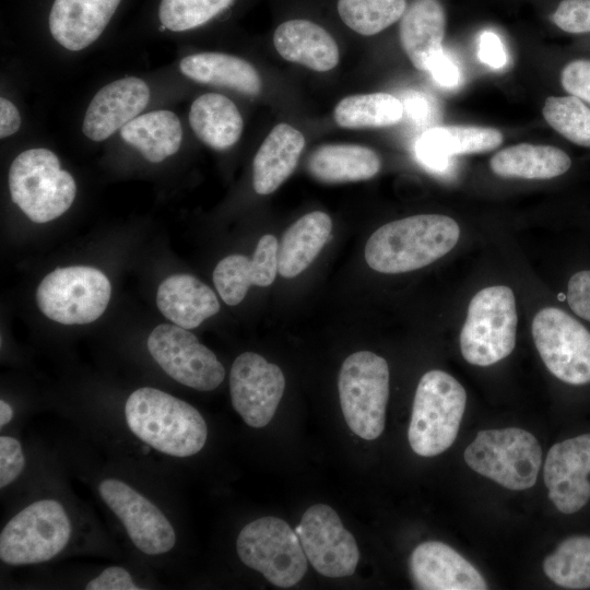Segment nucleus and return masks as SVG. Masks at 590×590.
Listing matches in <instances>:
<instances>
[{
    "label": "nucleus",
    "instance_id": "obj_39",
    "mask_svg": "<svg viewBox=\"0 0 590 590\" xmlns=\"http://www.w3.org/2000/svg\"><path fill=\"white\" fill-rule=\"evenodd\" d=\"M566 300L576 316L590 322V270H581L571 275Z\"/></svg>",
    "mask_w": 590,
    "mask_h": 590
},
{
    "label": "nucleus",
    "instance_id": "obj_24",
    "mask_svg": "<svg viewBox=\"0 0 590 590\" xmlns=\"http://www.w3.org/2000/svg\"><path fill=\"white\" fill-rule=\"evenodd\" d=\"M446 14L437 0H415L400 22V42L414 67L427 71L442 50Z\"/></svg>",
    "mask_w": 590,
    "mask_h": 590
},
{
    "label": "nucleus",
    "instance_id": "obj_11",
    "mask_svg": "<svg viewBox=\"0 0 590 590\" xmlns=\"http://www.w3.org/2000/svg\"><path fill=\"white\" fill-rule=\"evenodd\" d=\"M536 350L547 369L575 386L590 382V331L557 307H545L532 321Z\"/></svg>",
    "mask_w": 590,
    "mask_h": 590
},
{
    "label": "nucleus",
    "instance_id": "obj_9",
    "mask_svg": "<svg viewBox=\"0 0 590 590\" xmlns=\"http://www.w3.org/2000/svg\"><path fill=\"white\" fill-rule=\"evenodd\" d=\"M71 523L63 506L55 499L32 503L4 526L0 534V558L9 565L47 562L68 544Z\"/></svg>",
    "mask_w": 590,
    "mask_h": 590
},
{
    "label": "nucleus",
    "instance_id": "obj_32",
    "mask_svg": "<svg viewBox=\"0 0 590 590\" xmlns=\"http://www.w3.org/2000/svg\"><path fill=\"white\" fill-rule=\"evenodd\" d=\"M543 570L563 588H590V538L577 535L563 541L544 559Z\"/></svg>",
    "mask_w": 590,
    "mask_h": 590
},
{
    "label": "nucleus",
    "instance_id": "obj_46",
    "mask_svg": "<svg viewBox=\"0 0 590 590\" xmlns=\"http://www.w3.org/2000/svg\"><path fill=\"white\" fill-rule=\"evenodd\" d=\"M402 105L408 115L418 123L426 122L432 114V106L429 102L421 94H412L408 96Z\"/></svg>",
    "mask_w": 590,
    "mask_h": 590
},
{
    "label": "nucleus",
    "instance_id": "obj_17",
    "mask_svg": "<svg viewBox=\"0 0 590 590\" xmlns=\"http://www.w3.org/2000/svg\"><path fill=\"white\" fill-rule=\"evenodd\" d=\"M150 99L148 84L126 76L103 86L92 98L83 119V133L101 142L138 117Z\"/></svg>",
    "mask_w": 590,
    "mask_h": 590
},
{
    "label": "nucleus",
    "instance_id": "obj_34",
    "mask_svg": "<svg viewBox=\"0 0 590 590\" xmlns=\"http://www.w3.org/2000/svg\"><path fill=\"white\" fill-rule=\"evenodd\" d=\"M422 137L449 157L492 151L503 142L499 130L474 126L433 127Z\"/></svg>",
    "mask_w": 590,
    "mask_h": 590
},
{
    "label": "nucleus",
    "instance_id": "obj_47",
    "mask_svg": "<svg viewBox=\"0 0 590 590\" xmlns=\"http://www.w3.org/2000/svg\"><path fill=\"white\" fill-rule=\"evenodd\" d=\"M13 416V410L11 405L4 400L0 401V426L7 425Z\"/></svg>",
    "mask_w": 590,
    "mask_h": 590
},
{
    "label": "nucleus",
    "instance_id": "obj_42",
    "mask_svg": "<svg viewBox=\"0 0 590 590\" xmlns=\"http://www.w3.org/2000/svg\"><path fill=\"white\" fill-rule=\"evenodd\" d=\"M477 56L484 64L493 69H500L508 62V55L500 38L491 31L481 34Z\"/></svg>",
    "mask_w": 590,
    "mask_h": 590
},
{
    "label": "nucleus",
    "instance_id": "obj_21",
    "mask_svg": "<svg viewBox=\"0 0 590 590\" xmlns=\"http://www.w3.org/2000/svg\"><path fill=\"white\" fill-rule=\"evenodd\" d=\"M276 51L287 61L326 72L339 63V48L320 25L304 19L280 24L273 35Z\"/></svg>",
    "mask_w": 590,
    "mask_h": 590
},
{
    "label": "nucleus",
    "instance_id": "obj_25",
    "mask_svg": "<svg viewBox=\"0 0 590 590\" xmlns=\"http://www.w3.org/2000/svg\"><path fill=\"white\" fill-rule=\"evenodd\" d=\"M179 69L187 78L203 84L232 88L245 95H258L262 83L252 64L223 52H200L181 59Z\"/></svg>",
    "mask_w": 590,
    "mask_h": 590
},
{
    "label": "nucleus",
    "instance_id": "obj_6",
    "mask_svg": "<svg viewBox=\"0 0 590 590\" xmlns=\"http://www.w3.org/2000/svg\"><path fill=\"white\" fill-rule=\"evenodd\" d=\"M517 311L514 292L506 285L489 286L471 299L460 333L467 362L489 366L508 356L516 344Z\"/></svg>",
    "mask_w": 590,
    "mask_h": 590
},
{
    "label": "nucleus",
    "instance_id": "obj_14",
    "mask_svg": "<svg viewBox=\"0 0 590 590\" xmlns=\"http://www.w3.org/2000/svg\"><path fill=\"white\" fill-rule=\"evenodd\" d=\"M284 389L281 368L261 355L245 352L234 361L229 374L232 404L247 425L253 428L268 425Z\"/></svg>",
    "mask_w": 590,
    "mask_h": 590
},
{
    "label": "nucleus",
    "instance_id": "obj_44",
    "mask_svg": "<svg viewBox=\"0 0 590 590\" xmlns=\"http://www.w3.org/2000/svg\"><path fill=\"white\" fill-rule=\"evenodd\" d=\"M415 154L418 162L429 170L441 173L449 166V156L441 153L422 135L416 141Z\"/></svg>",
    "mask_w": 590,
    "mask_h": 590
},
{
    "label": "nucleus",
    "instance_id": "obj_31",
    "mask_svg": "<svg viewBox=\"0 0 590 590\" xmlns=\"http://www.w3.org/2000/svg\"><path fill=\"white\" fill-rule=\"evenodd\" d=\"M404 109L402 103L388 93L351 95L334 108V120L341 128H381L398 123Z\"/></svg>",
    "mask_w": 590,
    "mask_h": 590
},
{
    "label": "nucleus",
    "instance_id": "obj_37",
    "mask_svg": "<svg viewBox=\"0 0 590 590\" xmlns=\"http://www.w3.org/2000/svg\"><path fill=\"white\" fill-rule=\"evenodd\" d=\"M554 24L571 34L590 33V0H563L552 15Z\"/></svg>",
    "mask_w": 590,
    "mask_h": 590
},
{
    "label": "nucleus",
    "instance_id": "obj_1",
    "mask_svg": "<svg viewBox=\"0 0 590 590\" xmlns=\"http://www.w3.org/2000/svg\"><path fill=\"white\" fill-rule=\"evenodd\" d=\"M460 236L458 223L440 214L397 220L375 231L365 246V260L375 271L403 273L421 269L448 253Z\"/></svg>",
    "mask_w": 590,
    "mask_h": 590
},
{
    "label": "nucleus",
    "instance_id": "obj_19",
    "mask_svg": "<svg viewBox=\"0 0 590 590\" xmlns=\"http://www.w3.org/2000/svg\"><path fill=\"white\" fill-rule=\"evenodd\" d=\"M278 251L276 238L266 234L259 239L251 259L238 253L222 259L213 271V282L224 303L235 306L245 298L251 285L272 284L278 271Z\"/></svg>",
    "mask_w": 590,
    "mask_h": 590
},
{
    "label": "nucleus",
    "instance_id": "obj_18",
    "mask_svg": "<svg viewBox=\"0 0 590 590\" xmlns=\"http://www.w3.org/2000/svg\"><path fill=\"white\" fill-rule=\"evenodd\" d=\"M414 583L424 590H484L482 575L449 545L427 541L417 545L410 557Z\"/></svg>",
    "mask_w": 590,
    "mask_h": 590
},
{
    "label": "nucleus",
    "instance_id": "obj_7",
    "mask_svg": "<svg viewBox=\"0 0 590 590\" xmlns=\"http://www.w3.org/2000/svg\"><path fill=\"white\" fill-rule=\"evenodd\" d=\"M541 460L536 438L517 427L481 430L464 451L472 470L515 491L535 484Z\"/></svg>",
    "mask_w": 590,
    "mask_h": 590
},
{
    "label": "nucleus",
    "instance_id": "obj_33",
    "mask_svg": "<svg viewBox=\"0 0 590 590\" xmlns=\"http://www.w3.org/2000/svg\"><path fill=\"white\" fill-rule=\"evenodd\" d=\"M338 13L346 26L365 36L375 35L402 17L405 0H338Z\"/></svg>",
    "mask_w": 590,
    "mask_h": 590
},
{
    "label": "nucleus",
    "instance_id": "obj_20",
    "mask_svg": "<svg viewBox=\"0 0 590 590\" xmlns=\"http://www.w3.org/2000/svg\"><path fill=\"white\" fill-rule=\"evenodd\" d=\"M120 0H55L49 14L54 39L68 50L79 51L103 33Z\"/></svg>",
    "mask_w": 590,
    "mask_h": 590
},
{
    "label": "nucleus",
    "instance_id": "obj_2",
    "mask_svg": "<svg viewBox=\"0 0 590 590\" xmlns=\"http://www.w3.org/2000/svg\"><path fill=\"white\" fill-rule=\"evenodd\" d=\"M129 429L143 442L173 457H190L205 445L208 427L191 404L162 390L143 387L125 405Z\"/></svg>",
    "mask_w": 590,
    "mask_h": 590
},
{
    "label": "nucleus",
    "instance_id": "obj_36",
    "mask_svg": "<svg viewBox=\"0 0 590 590\" xmlns=\"http://www.w3.org/2000/svg\"><path fill=\"white\" fill-rule=\"evenodd\" d=\"M233 2L234 0H162L158 17L165 28L184 32L205 24Z\"/></svg>",
    "mask_w": 590,
    "mask_h": 590
},
{
    "label": "nucleus",
    "instance_id": "obj_23",
    "mask_svg": "<svg viewBox=\"0 0 590 590\" xmlns=\"http://www.w3.org/2000/svg\"><path fill=\"white\" fill-rule=\"evenodd\" d=\"M305 146L300 131L276 125L259 148L252 164L253 189L259 194L275 191L294 172Z\"/></svg>",
    "mask_w": 590,
    "mask_h": 590
},
{
    "label": "nucleus",
    "instance_id": "obj_27",
    "mask_svg": "<svg viewBox=\"0 0 590 590\" xmlns=\"http://www.w3.org/2000/svg\"><path fill=\"white\" fill-rule=\"evenodd\" d=\"M380 166L375 151L354 144L322 145L310 154L307 162L309 173L329 184L370 179Z\"/></svg>",
    "mask_w": 590,
    "mask_h": 590
},
{
    "label": "nucleus",
    "instance_id": "obj_4",
    "mask_svg": "<svg viewBox=\"0 0 590 590\" xmlns=\"http://www.w3.org/2000/svg\"><path fill=\"white\" fill-rule=\"evenodd\" d=\"M12 201L35 223H46L63 214L72 204L76 186L61 169L57 155L47 149L20 153L9 170Z\"/></svg>",
    "mask_w": 590,
    "mask_h": 590
},
{
    "label": "nucleus",
    "instance_id": "obj_12",
    "mask_svg": "<svg viewBox=\"0 0 590 590\" xmlns=\"http://www.w3.org/2000/svg\"><path fill=\"white\" fill-rule=\"evenodd\" d=\"M146 346L160 367L181 385L211 391L224 380L225 369L221 362L188 329L158 324L150 333Z\"/></svg>",
    "mask_w": 590,
    "mask_h": 590
},
{
    "label": "nucleus",
    "instance_id": "obj_45",
    "mask_svg": "<svg viewBox=\"0 0 590 590\" xmlns=\"http://www.w3.org/2000/svg\"><path fill=\"white\" fill-rule=\"evenodd\" d=\"M21 127V116L17 108L7 98L0 99V137L14 134Z\"/></svg>",
    "mask_w": 590,
    "mask_h": 590
},
{
    "label": "nucleus",
    "instance_id": "obj_29",
    "mask_svg": "<svg viewBox=\"0 0 590 590\" xmlns=\"http://www.w3.org/2000/svg\"><path fill=\"white\" fill-rule=\"evenodd\" d=\"M120 137L145 160L160 163L179 150L182 129L173 111L161 109L133 118L120 129Z\"/></svg>",
    "mask_w": 590,
    "mask_h": 590
},
{
    "label": "nucleus",
    "instance_id": "obj_13",
    "mask_svg": "<svg viewBox=\"0 0 590 590\" xmlns=\"http://www.w3.org/2000/svg\"><path fill=\"white\" fill-rule=\"evenodd\" d=\"M295 531L307 559L319 574L330 578L354 574L359 559L356 541L330 506H310Z\"/></svg>",
    "mask_w": 590,
    "mask_h": 590
},
{
    "label": "nucleus",
    "instance_id": "obj_5",
    "mask_svg": "<svg viewBox=\"0 0 590 590\" xmlns=\"http://www.w3.org/2000/svg\"><path fill=\"white\" fill-rule=\"evenodd\" d=\"M340 405L353 433L376 439L385 428L389 397V368L386 359L369 351L347 356L339 374Z\"/></svg>",
    "mask_w": 590,
    "mask_h": 590
},
{
    "label": "nucleus",
    "instance_id": "obj_35",
    "mask_svg": "<svg viewBox=\"0 0 590 590\" xmlns=\"http://www.w3.org/2000/svg\"><path fill=\"white\" fill-rule=\"evenodd\" d=\"M546 122L563 137L590 148V109L575 95L547 97L543 109Z\"/></svg>",
    "mask_w": 590,
    "mask_h": 590
},
{
    "label": "nucleus",
    "instance_id": "obj_41",
    "mask_svg": "<svg viewBox=\"0 0 590 590\" xmlns=\"http://www.w3.org/2000/svg\"><path fill=\"white\" fill-rule=\"evenodd\" d=\"M86 590H139L131 575L120 566L105 568L97 577L90 580Z\"/></svg>",
    "mask_w": 590,
    "mask_h": 590
},
{
    "label": "nucleus",
    "instance_id": "obj_10",
    "mask_svg": "<svg viewBox=\"0 0 590 590\" xmlns=\"http://www.w3.org/2000/svg\"><path fill=\"white\" fill-rule=\"evenodd\" d=\"M111 286L107 276L92 267L57 268L39 283L37 305L49 319L63 324L95 321L105 311Z\"/></svg>",
    "mask_w": 590,
    "mask_h": 590
},
{
    "label": "nucleus",
    "instance_id": "obj_16",
    "mask_svg": "<svg viewBox=\"0 0 590 590\" xmlns=\"http://www.w3.org/2000/svg\"><path fill=\"white\" fill-rule=\"evenodd\" d=\"M590 434L555 444L544 463L548 497L563 514L580 510L590 499Z\"/></svg>",
    "mask_w": 590,
    "mask_h": 590
},
{
    "label": "nucleus",
    "instance_id": "obj_15",
    "mask_svg": "<svg viewBox=\"0 0 590 590\" xmlns=\"http://www.w3.org/2000/svg\"><path fill=\"white\" fill-rule=\"evenodd\" d=\"M98 492L138 550L160 555L174 547L176 533L172 523L138 491L120 480L106 479L99 483Z\"/></svg>",
    "mask_w": 590,
    "mask_h": 590
},
{
    "label": "nucleus",
    "instance_id": "obj_3",
    "mask_svg": "<svg viewBox=\"0 0 590 590\" xmlns=\"http://www.w3.org/2000/svg\"><path fill=\"white\" fill-rule=\"evenodd\" d=\"M462 385L442 370H429L417 385L408 438L422 457L437 456L455 441L464 413Z\"/></svg>",
    "mask_w": 590,
    "mask_h": 590
},
{
    "label": "nucleus",
    "instance_id": "obj_30",
    "mask_svg": "<svg viewBox=\"0 0 590 590\" xmlns=\"http://www.w3.org/2000/svg\"><path fill=\"white\" fill-rule=\"evenodd\" d=\"M489 165L500 177L550 179L565 174L571 160L563 150L552 145L520 143L496 153Z\"/></svg>",
    "mask_w": 590,
    "mask_h": 590
},
{
    "label": "nucleus",
    "instance_id": "obj_40",
    "mask_svg": "<svg viewBox=\"0 0 590 590\" xmlns=\"http://www.w3.org/2000/svg\"><path fill=\"white\" fill-rule=\"evenodd\" d=\"M560 82L569 94L590 104V60L578 59L566 64Z\"/></svg>",
    "mask_w": 590,
    "mask_h": 590
},
{
    "label": "nucleus",
    "instance_id": "obj_8",
    "mask_svg": "<svg viewBox=\"0 0 590 590\" xmlns=\"http://www.w3.org/2000/svg\"><path fill=\"white\" fill-rule=\"evenodd\" d=\"M240 560L273 586L290 588L304 577L307 557L295 530L276 517H261L246 524L236 541Z\"/></svg>",
    "mask_w": 590,
    "mask_h": 590
},
{
    "label": "nucleus",
    "instance_id": "obj_26",
    "mask_svg": "<svg viewBox=\"0 0 590 590\" xmlns=\"http://www.w3.org/2000/svg\"><path fill=\"white\" fill-rule=\"evenodd\" d=\"M332 228L330 216L321 211L305 214L283 234L278 251V272L283 278L302 273L326 245Z\"/></svg>",
    "mask_w": 590,
    "mask_h": 590
},
{
    "label": "nucleus",
    "instance_id": "obj_22",
    "mask_svg": "<svg viewBox=\"0 0 590 590\" xmlns=\"http://www.w3.org/2000/svg\"><path fill=\"white\" fill-rule=\"evenodd\" d=\"M156 304L168 320L188 330L199 327L220 310L215 293L190 274L166 278L158 286Z\"/></svg>",
    "mask_w": 590,
    "mask_h": 590
},
{
    "label": "nucleus",
    "instance_id": "obj_43",
    "mask_svg": "<svg viewBox=\"0 0 590 590\" xmlns=\"http://www.w3.org/2000/svg\"><path fill=\"white\" fill-rule=\"evenodd\" d=\"M427 71L442 87L452 88L460 83L459 68L444 49L433 59Z\"/></svg>",
    "mask_w": 590,
    "mask_h": 590
},
{
    "label": "nucleus",
    "instance_id": "obj_38",
    "mask_svg": "<svg viewBox=\"0 0 590 590\" xmlns=\"http://www.w3.org/2000/svg\"><path fill=\"white\" fill-rule=\"evenodd\" d=\"M25 458L21 442L10 436L0 437V487L11 484L22 473Z\"/></svg>",
    "mask_w": 590,
    "mask_h": 590
},
{
    "label": "nucleus",
    "instance_id": "obj_28",
    "mask_svg": "<svg viewBox=\"0 0 590 590\" xmlns=\"http://www.w3.org/2000/svg\"><path fill=\"white\" fill-rule=\"evenodd\" d=\"M189 122L194 134L214 150L233 146L243 132V118L237 106L219 93H206L193 101Z\"/></svg>",
    "mask_w": 590,
    "mask_h": 590
}]
</instances>
